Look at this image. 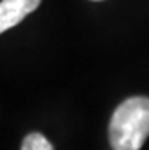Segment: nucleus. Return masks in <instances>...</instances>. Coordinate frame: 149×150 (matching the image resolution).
I'll return each instance as SVG.
<instances>
[{"instance_id":"nucleus-3","label":"nucleus","mask_w":149,"mask_h":150,"mask_svg":"<svg viewBox=\"0 0 149 150\" xmlns=\"http://www.w3.org/2000/svg\"><path fill=\"white\" fill-rule=\"evenodd\" d=\"M21 150H53L52 144L41 134H29L23 139Z\"/></svg>"},{"instance_id":"nucleus-2","label":"nucleus","mask_w":149,"mask_h":150,"mask_svg":"<svg viewBox=\"0 0 149 150\" xmlns=\"http://www.w3.org/2000/svg\"><path fill=\"white\" fill-rule=\"evenodd\" d=\"M41 0H2L0 2V33L17 26L28 14L38 8Z\"/></svg>"},{"instance_id":"nucleus-1","label":"nucleus","mask_w":149,"mask_h":150,"mask_svg":"<svg viewBox=\"0 0 149 150\" xmlns=\"http://www.w3.org/2000/svg\"><path fill=\"white\" fill-rule=\"evenodd\" d=\"M113 150H140L149 137V99L131 97L114 111L108 129Z\"/></svg>"}]
</instances>
